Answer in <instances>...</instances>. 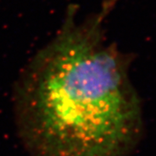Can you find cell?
Returning a JSON list of instances; mask_svg holds the SVG:
<instances>
[{"mask_svg": "<svg viewBox=\"0 0 156 156\" xmlns=\"http://www.w3.org/2000/svg\"><path fill=\"white\" fill-rule=\"evenodd\" d=\"M105 1L83 20L70 5L61 27L23 69L14 92L17 131L30 156H129L142 131L130 59L107 44Z\"/></svg>", "mask_w": 156, "mask_h": 156, "instance_id": "obj_1", "label": "cell"}]
</instances>
